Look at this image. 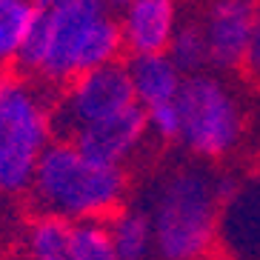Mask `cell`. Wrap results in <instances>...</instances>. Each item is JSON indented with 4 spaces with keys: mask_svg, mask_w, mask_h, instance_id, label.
Masks as SVG:
<instances>
[{
    "mask_svg": "<svg viewBox=\"0 0 260 260\" xmlns=\"http://www.w3.org/2000/svg\"><path fill=\"white\" fill-rule=\"evenodd\" d=\"M123 35L106 0H54L40 6L17 66L43 83H69L89 69L115 63Z\"/></svg>",
    "mask_w": 260,
    "mask_h": 260,
    "instance_id": "obj_1",
    "label": "cell"
},
{
    "mask_svg": "<svg viewBox=\"0 0 260 260\" xmlns=\"http://www.w3.org/2000/svg\"><path fill=\"white\" fill-rule=\"evenodd\" d=\"M31 198L43 214L66 220H100L120 209L126 194L123 166L94 163L72 140H52L31 177Z\"/></svg>",
    "mask_w": 260,
    "mask_h": 260,
    "instance_id": "obj_2",
    "label": "cell"
},
{
    "mask_svg": "<svg viewBox=\"0 0 260 260\" xmlns=\"http://www.w3.org/2000/svg\"><path fill=\"white\" fill-rule=\"evenodd\" d=\"M220 198L214 177L200 169H177L166 177L154 206L152 235L163 260H203L214 243Z\"/></svg>",
    "mask_w": 260,
    "mask_h": 260,
    "instance_id": "obj_3",
    "label": "cell"
},
{
    "mask_svg": "<svg viewBox=\"0 0 260 260\" xmlns=\"http://www.w3.org/2000/svg\"><path fill=\"white\" fill-rule=\"evenodd\" d=\"M52 132V103L31 77L0 89V191L29 189Z\"/></svg>",
    "mask_w": 260,
    "mask_h": 260,
    "instance_id": "obj_4",
    "label": "cell"
},
{
    "mask_svg": "<svg viewBox=\"0 0 260 260\" xmlns=\"http://www.w3.org/2000/svg\"><path fill=\"white\" fill-rule=\"evenodd\" d=\"M177 109H180V140L191 154L217 160L237 146L243 117L232 89L220 77L209 72L186 75L177 92Z\"/></svg>",
    "mask_w": 260,
    "mask_h": 260,
    "instance_id": "obj_5",
    "label": "cell"
},
{
    "mask_svg": "<svg viewBox=\"0 0 260 260\" xmlns=\"http://www.w3.org/2000/svg\"><path fill=\"white\" fill-rule=\"evenodd\" d=\"M129 106H135L129 72L117 60L106 63V66L89 69L66 83L60 103L52 109V129H57L66 140L80 126L106 120Z\"/></svg>",
    "mask_w": 260,
    "mask_h": 260,
    "instance_id": "obj_6",
    "label": "cell"
},
{
    "mask_svg": "<svg viewBox=\"0 0 260 260\" xmlns=\"http://www.w3.org/2000/svg\"><path fill=\"white\" fill-rule=\"evenodd\" d=\"M146 132H149L146 129V112L135 103V106L123 109L106 120L80 126L66 140H72L77 152L86 154L89 160L106 163V166H123L140 149Z\"/></svg>",
    "mask_w": 260,
    "mask_h": 260,
    "instance_id": "obj_7",
    "label": "cell"
},
{
    "mask_svg": "<svg viewBox=\"0 0 260 260\" xmlns=\"http://www.w3.org/2000/svg\"><path fill=\"white\" fill-rule=\"evenodd\" d=\"M254 0H212L203 15V38H206L209 66L217 72H235L243 63L246 40L254 20Z\"/></svg>",
    "mask_w": 260,
    "mask_h": 260,
    "instance_id": "obj_8",
    "label": "cell"
},
{
    "mask_svg": "<svg viewBox=\"0 0 260 260\" xmlns=\"http://www.w3.org/2000/svg\"><path fill=\"white\" fill-rule=\"evenodd\" d=\"M120 35L123 49L132 54L166 52L172 35L180 26L177 0H129L120 9Z\"/></svg>",
    "mask_w": 260,
    "mask_h": 260,
    "instance_id": "obj_9",
    "label": "cell"
},
{
    "mask_svg": "<svg viewBox=\"0 0 260 260\" xmlns=\"http://www.w3.org/2000/svg\"><path fill=\"white\" fill-rule=\"evenodd\" d=\"M126 72H129L132 92H135V103L140 109L177 100V92H180L186 77L166 52L132 54V60L126 63Z\"/></svg>",
    "mask_w": 260,
    "mask_h": 260,
    "instance_id": "obj_10",
    "label": "cell"
},
{
    "mask_svg": "<svg viewBox=\"0 0 260 260\" xmlns=\"http://www.w3.org/2000/svg\"><path fill=\"white\" fill-rule=\"evenodd\" d=\"M109 235L120 260H143L152 243V220L135 209H117L109 220Z\"/></svg>",
    "mask_w": 260,
    "mask_h": 260,
    "instance_id": "obj_11",
    "label": "cell"
},
{
    "mask_svg": "<svg viewBox=\"0 0 260 260\" xmlns=\"http://www.w3.org/2000/svg\"><path fill=\"white\" fill-rule=\"evenodd\" d=\"M38 0H0V60H15L38 20Z\"/></svg>",
    "mask_w": 260,
    "mask_h": 260,
    "instance_id": "obj_12",
    "label": "cell"
},
{
    "mask_svg": "<svg viewBox=\"0 0 260 260\" xmlns=\"http://www.w3.org/2000/svg\"><path fill=\"white\" fill-rule=\"evenodd\" d=\"M69 260H120L109 226L100 220H75L69 237Z\"/></svg>",
    "mask_w": 260,
    "mask_h": 260,
    "instance_id": "obj_13",
    "label": "cell"
},
{
    "mask_svg": "<svg viewBox=\"0 0 260 260\" xmlns=\"http://www.w3.org/2000/svg\"><path fill=\"white\" fill-rule=\"evenodd\" d=\"M29 252L35 260L43 257H66L69 254V237L72 220L57 217V214H40L29 226Z\"/></svg>",
    "mask_w": 260,
    "mask_h": 260,
    "instance_id": "obj_14",
    "label": "cell"
},
{
    "mask_svg": "<svg viewBox=\"0 0 260 260\" xmlns=\"http://www.w3.org/2000/svg\"><path fill=\"white\" fill-rule=\"evenodd\" d=\"M166 54L172 57V63L183 75L203 72V66L209 63V54H206V38H203L200 23H180L177 26V31L169 40Z\"/></svg>",
    "mask_w": 260,
    "mask_h": 260,
    "instance_id": "obj_15",
    "label": "cell"
},
{
    "mask_svg": "<svg viewBox=\"0 0 260 260\" xmlns=\"http://www.w3.org/2000/svg\"><path fill=\"white\" fill-rule=\"evenodd\" d=\"M143 112H146V129L152 132L157 140L169 143V140L180 138V109H177V100L157 103V106H149Z\"/></svg>",
    "mask_w": 260,
    "mask_h": 260,
    "instance_id": "obj_16",
    "label": "cell"
},
{
    "mask_svg": "<svg viewBox=\"0 0 260 260\" xmlns=\"http://www.w3.org/2000/svg\"><path fill=\"white\" fill-rule=\"evenodd\" d=\"M240 69L246 72V77H249L252 83L260 86V6L254 9L252 31H249V40H246V52H243Z\"/></svg>",
    "mask_w": 260,
    "mask_h": 260,
    "instance_id": "obj_17",
    "label": "cell"
},
{
    "mask_svg": "<svg viewBox=\"0 0 260 260\" xmlns=\"http://www.w3.org/2000/svg\"><path fill=\"white\" fill-rule=\"evenodd\" d=\"M9 80H12V77H9V63H6V60H0V89H3Z\"/></svg>",
    "mask_w": 260,
    "mask_h": 260,
    "instance_id": "obj_18",
    "label": "cell"
},
{
    "mask_svg": "<svg viewBox=\"0 0 260 260\" xmlns=\"http://www.w3.org/2000/svg\"><path fill=\"white\" fill-rule=\"evenodd\" d=\"M106 3H109V6H112V9H123V6H126V3H129V0H106Z\"/></svg>",
    "mask_w": 260,
    "mask_h": 260,
    "instance_id": "obj_19",
    "label": "cell"
},
{
    "mask_svg": "<svg viewBox=\"0 0 260 260\" xmlns=\"http://www.w3.org/2000/svg\"><path fill=\"white\" fill-rule=\"evenodd\" d=\"M43 260H69V257H43Z\"/></svg>",
    "mask_w": 260,
    "mask_h": 260,
    "instance_id": "obj_20",
    "label": "cell"
},
{
    "mask_svg": "<svg viewBox=\"0 0 260 260\" xmlns=\"http://www.w3.org/2000/svg\"><path fill=\"white\" fill-rule=\"evenodd\" d=\"M46 3H54V0H40V6H46Z\"/></svg>",
    "mask_w": 260,
    "mask_h": 260,
    "instance_id": "obj_21",
    "label": "cell"
},
{
    "mask_svg": "<svg viewBox=\"0 0 260 260\" xmlns=\"http://www.w3.org/2000/svg\"><path fill=\"white\" fill-rule=\"evenodd\" d=\"M38 3H40V0H38Z\"/></svg>",
    "mask_w": 260,
    "mask_h": 260,
    "instance_id": "obj_22",
    "label": "cell"
}]
</instances>
